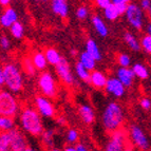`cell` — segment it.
I'll list each match as a JSON object with an SVG mask.
<instances>
[{"label": "cell", "mask_w": 151, "mask_h": 151, "mask_svg": "<svg viewBox=\"0 0 151 151\" xmlns=\"http://www.w3.org/2000/svg\"><path fill=\"white\" fill-rule=\"evenodd\" d=\"M20 123L23 130L32 135H41L43 132L42 122L40 119V113L36 109L27 107L21 111Z\"/></svg>", "instance_id": "obj_1"}, {"label": "cell", "mask_w": 151, "mask_h": 151, "mask_svg": "<svg viewBox=\"0 0 151 151\" xmlns=\"http://www.w3.org/2000/svg\"><path fill=\"white\" fill-rule=\"evenodd\" d=\"M124 122V111L117 103L107 105L103 114V124L107 131L113 132L121 128Z\"/></svg>", "instance_id": "obj_2"}, {"label": "cell", "mask_w": 151, "mask_h": 151, "mask_svg": "<svg viewBox=\"0 0 151 151\" xmlns=\"http://www.w3.org/2000/svg\"><path fill=\"white\" fill-rule=\"evenodd\" d=\"M4 85L12 92H19L23 87V78L20 70L14 63H6L3 67Z\"/></svg>", "instance_id": "obj_3"}, {"label": "cell", "mask_w": 151, "mask_h": 151, "mask_svg": "<svg viewBox=\"0 0 151 151\" xmlns=\"http://www.w3.org/2000/svg\"><path fill=\"white\" fill-rule=\"evenodd\" d=\"M18 112V101L8 91H0V115L14 117Z\"/></svg>", "instance_id": "obj_4"}, {"label": "cell", "mask_w": 151, "mask_h": 151, "mask_svg": "<svg viewBox=\"0 0 151 151\" xmlns=\"http://www.w3.org/2000/svg\"><path fill=\"white\" fill-rule=\"evenodd\" d=\"M38 87L45 97L53 98L57 94V85L50 72H42L38 78Z\"/></svg>", "instance_id": "obj_5"}, {"label": "cell", "mask_w": 151, "mask_h": 151, "mask_svg": "<svg viewBox=\"0 0 151 151\" xmlns=\"http://www.w3.org/2000/svg\"><path fill=\"white\" fill-rule=\"evenodd\" d=\"M126 18L128 22L130 23L136 30H142L144 25V13L143 9L135 3H129L128 8L126 10Z\"/></svg>", "instance_id": "obj_6"}, {"label": "cell", "mask_w": 151, "mask_h": 151, "mask_svg": "<svg viewBox=\"0 0 151 151\" xmlns=\"http://www.w3.org/2000/svg\"><path fill=\"white\" fill-rule=\"evenodd\" d=\"M126 148V133L121 128L113 131L106 146V151H124Z\"/></svg>", "instance_id": "obj_7"}, {"label": "cell", "mask_w": 151, "mask_h": 151, "mask_svg": "<svg viewBox=\"0 0 151 151\" xmlns=\"http://www.w3.org/2000/svg\"><path fill=\"white\" fill-rule=\"evenodd\" d=\"M130 139L133 144L141 150H147L149 148V141L146 133L137 125H132L130 127Z\"/></svg>", "instance_id": "obj_8"}, {"label": "cell", "mask_w": 151, "mask_h": 151, "mask_svg": "<svg viewBox=\"0 0 151 151\" xmlns=\"http://www.w3.org/2000/svg\"><path fill=\"white\" fill-rule=\"evenodd\" d=\"M55 67H56V73H57L59 79H60L65 85H68V86L73 85L74 77H73L72 72H71L70 65H69V63L67 61V59L61 58V60L59 61Z\"/></svg>", "instance_id": "obj_9"}, {"label": "cell", "mask_w": 151, "mask_h": 151, "mask_svg": "<svg viewBox=\"0 0 151 151\" xmlns=\"http://www.w3.org/2000/svg\"><path fill=\"white\" fill-rule=\"evenodd\" d=\"M11 134V151H25L28 148L27 139L20 130L12 129L10 130Z\"/></svg>", "instance_id": "obj_10"}, {"label": "cell", "mask_w": 151, "mask_h": 151, "mask_svg": "<svg viewBox=\"0 0 151 151\" xmlns=\"http://www.w3.org/2000/svg\"><path fill=\"white\" fill-rule=\"evenodd\" d=\"M36 109L42 116L45 117H52L55 113V109L53 105L45 96H37L35 98Z\"/></svg>", "instance_id": "obj_11"}, {"label": "cell", "mask_w": 151, "mask_h": 151, "mask_svg": "<svg viewBox=\"0 0 151 151\" xmlns=\"http://www.w3.org/2000/svg\"><path fill=\"white\" fill-rule=\"evenodd\" d=\"M105 90L109 94H112L115 97H122L125 94V86L119 81L117 77L109 78L107 81Z\"/></svg>", "instance_id": "obj_12"}, {"label": "cell", "mask_w": 151, "mask_h": 151, "mask_svg": "<svg viewBox=\"0 0 151 151\" xmlns=\"http://www.w3.org/2000/svg\"><path fill=\"white\" fill-rule=\"evenodd\" d=\"M16 21H18V14L16 10L10 6L5 8L3 13L0 15V25L3 28L10 29L12 24H14Z\"/></svg>", "instance_id": "obj_13"}, {"label": "cell", "mask_w": 151, "mask_h": 151, "mask_svg": "<svg viewBox=\"0 0 151 151\" xmlns=\"http://www.w3.org/2000/svg\"><path fill=\"white\" fill-rule=\"evenodd\" d=\"M116 77L119 78V81H121L125 87H131L132 83H133L135 74H134L132 69L121 67L119 70L116 71Z\"/></svg>", "instance_id": "obj_14"}, {"label": "cell", "mask_w": 151, "mask_h": 151, "mask_svg": "<svg viewBox=\"0 0 151 151\" xmlns=\"http://www.w3.org/2000/svg\"><path fill=\"white\" fill-rule=\"evenodd\" d=\"M51 8L54 14L61 18H65L69 14L68 0H51Z\"/></svg>", "instance_id": "obj_15"}, {"label": "cell", "mask_w": 151, "mask_h": 151, "mask_svg": "<svg viewBox=\"0 0 151 151\" xmlns=\"http://www.w3.org/2000/svg\"><path fill=\"white\" fill-rule=\"evenodd\" d=\"M107 81H108V78H107V76L103 72H101V71H92V73L90 75V83L93 85L95 88H105Z\"/></svg>", "instance_id": "obj_16"}, {"label": "cell", "mask_w": 151, "mask_h": 151, "mask_svg": "<svg viewBox=\"0 0 151 151\" xmlns=\"http://www.w3.org/2000/svg\"><path fill=\"white\" fill-rule=\"evenodd\" d=\"M78 113H79V116H81V119L83 121V123L92 124L94 122L95 115H94L93 109L91 108L90 106H87V105L81 106L79 109H78Z\"/></svg>", "instance_id": "obj_17"}, {"label": "cell", "mask_w": 151, "mask_h": 151, "mask_svg": "<svg viewBox=\"0 0 151 151\" xmlns=\"http://www.w3.org/2000/svg\"><path fill=\"white\" fill-rule=\"evenodd\" d=\"M92 24H93L95 31L98 33V35H101V37H106V36L108 35V33H109L108 28H107L105 21H104L99 16L94 15L93 17H92Z\"/></svg>", "instance_id": "obj_18"}, {"label": "cell", "mask_w": 151, "mask_h": 151, "mask_svg": "<svg viewBox=\"0 0 151 151\" xmlns=\"http://www.w3.org/2000/svg\"><path fill=\"white\" fill-rule=\"evenodd\" d=\"M86 52H88L96 61L101 59V50L98 48L97 43L95 42L94 39H88L86 42Z\"/></svg>", "instance_id": "obj_19"}, {"label": "cell", "mask_w": 151, "mask_h": 151, "mask_svg": "<svg viewBox=\"0 0 151 151\" xmlns=\"http://www.w3.org/2000/svg\"><path fill=\"white\" fill-rule=\"evenodd\" d=\"M31 58H32V61L34 63V65H35L36 70L45 69L48 61H47L45 53H42V52H34L32 54V56H31Z\"/></svg>", "instance_id": "obj_20"}, {"label": "cell", "mask_w": 151, "mask_h": 151, "mask_svg": "<svg viewBox=\"0 0 151 151\" xmlns=\"http://www.w3.org/2000/svg\"><path fill=\"white\" fill-rule=\"evenodd\" d=\"M124 40H125V42L128 45V47L132 51L137 52V51H139L142 49L141 42L136 39V37L132 34V33H130V32L125 33V34H124Z\"/></svg>", "instance_id": "obj_21"}, {"label": "cell", "mask_w": 151, "mask_h": 151, "mask_svg": "<svg viewBox=\"0 0 151 151\" xmlns=\"http://www.w3.org/2000/svg\"><path fill=\"white\" fill-rule=\"evenodd\" d=\"M79 63L86 69H88L89 71H93L96 65V60L88 52H83L81 54V56H79Z\"/></svg>", "instance_id": "obj_22"}, {"label": "cell", "mask_w": 151, "mask_h": 151, "mask_svg": "<svg viewBox=\"0 0 151 151\" xmlns=\"http://www.w3.org/2000/svg\"><path fill=\"white\" fill-rule=\"evenodd\" d=\"M45 58H47V61L51 65H56L59 61L61 60V56L60 54L58 53L57 50L53 48H48L45 50Z\"/></svg>", "instance_id": "obj_23"}, {"label": "cell", "mask_w": 151, "mask_h": 151, "mask_svg": "<svg viewBox=\"0 0 151 151\" xmlns=\"http://www.w3.org/2000/svg\"><path fill=\"white\" fill-rule=\"evenodd\" d=\"M0 151H11L10 131H0Z\"/></svg>", "instance_id": "obj_24"}, {"label": "cell", "mask_w": 151, "mask_h": 151, "mask_svg": "<svg viewBox=\"0 0 151 151\" xmlns=\"http://www.w3.org/2000/svg\"><path fill=\"white\" fill-rule=\"evenodd\" d=\"M104 16H105V18H107L108 20L114 21L121 16V14H119V10L116 8V5L113 4V3H111L109 6H107L106 9H104Z\"/></svg>", "instance_id": "obj_25"}, {"label": "cell", "mask_w": 151, "mask_h": 151, "mask_svg": "<svg viewBox=\"0 0 151 151\" xmlns=\"http://www.w3.org/2000/svg\"><path fill=\"white\" fill-rule=\"evenodd\" d=\"M131 69L133 70L134 74H135V77L139 78V79H147L148 78L149 76L148 69L144 65H142V63H135Z\"/></svg>", "instance_id": "obj_26"}, {"label": "cell", "mask_w": 151, "mask_h": 151, "mask_svg": "<svg viewBox=\"0 0 151 151\" xmlns=\"http://www.w3.org/2000/svg\"><path fill=\"white\" fill-rule=\"evenodd\" d=\"M21 65H22L23 71H24L28 75H34V74H35L36 68H35V65H34V63H33L32 58L31 57H29V56L23 57L22 60H21Z\"/></svg>", "instance_id": "obj_27"}, {"label": "cell", "mask_w": 151, "mask_h": 151, "mask_svg": "<svg viewBox=\"0 0 151 151\" xmlns=\"http://www.w3.org/2000/svg\"><path fill=\"white\" fill-rule=\"evenodd\" d=\"M75 71H76V74H77V76L81 78V81H88V83H90V75H91V73L89 72L88 69L85 68V67H83V65H81L79 61L76 63Z\"/></svg>", "instance_id": "obj_28"}, {"label": "cell", "mask_w": 151, "mask_h": 151, "mask_svg": "<svg viewBox=\"0 0 151 151\" xmlns=\"http://www.w3.org/2000/svg\"><path fill=\"white\" fill-rule=\"evenodd\" d=\"M11 34L14 38L16 39H20L23 37V33H24V28H23V24L19 21H16L14 24H12V27L10 28Z\"/></svg>", "instance_id": "obj_29"}, {"label": "cell", "mask_w": 151, "mask_h": 151, "mask_svg": "<svg viewBox=\"0 0 151 151\" xmlns=\"http://www.w3.org/2000/svg\"><path fill=\"white\" fill-rule=\"evenodd\" d=\"M14 127L13 117L0 115V131H10Z\"/></svg>", "instance_id": "obj_30"}, {"label": "cell", "mask_w": 151, "mask_h": 151, "mask_svg": "<svg viewBox=\"0 0 151 151\" xmlns=\"http://www.w3.org/2000/svg\"><path fill=\"white\" fill-rule=\"evenodd\" d=\"M41 136H42V142L45 146H48V147L53 146V144H54V132L52 130L45 131V132H42Z\"/></svg>", "instance_id": "obj_31"}, {"label": "cell", "mask_w": 151, "mask_h": 151, "mask_svg": "<svg viewBox=\"0 0 151 151\" xmlns=\"http://www.w3.org/2000/svg\"><path fill=\"white\" fill-rule=\"evenodd\" d=\"M139 42H141V48L143 49L146 53L151 55V36L147 34V35H145L142 38Z\"/></svg>", "instance_id": "obj_32"}, {"label": "cell", "mask_w": 151, "mask_h": 151, "mask_svg": "<svg viewBox=\"0 0 151 151\" xmlns=\"http://www.w3.org/2000/svg\"><path fill=\"white\" fill-rule=\"evenodd\" d=\"M117 61H119V65L124 68H129V65H131V58L127 54H119L117 57Z\"/></svg>", "instance_id": "obj_33"}, {"label": "cell", "mask_w": 151, "mask_h": 151, "mask_svg": "<svg viewBox=\"0 0 151 151\" xmlns=\"http://www.w3.org/2000/svg\"><path fill=\"white\" fill-rule=\"evenodd\" d=\"M88 14H89V11L86 5H81V6H79V8L77 9V11H76V16H77V18L81 19V20L86 19Z\"/></svg>", "instance_id": "obj_34"}, {"label": "cell", "mask_w": 151, "mask_h": 151, "mask_svg": "<svg viewBox=\"0 0 151 151\" xmlns=\"http://www.w3.org/2000/svg\"><path fill=\"white\" fill-rule=\"evenodd\" d=\"M67 139H68L69 143H75L78 139V132L74 129L69 130L68 133H67Z\"/></svg>", "instance_id": "obj_35"}, {"label": "cell", "mask_w": 151, "mask_h": 151, "mask_svg": "<svg viewBox=\"0 0 151 151\" xmlns=\"http://www.w3.org/2000/svg\"><path fill=\"white\" fill-rule=\"evenodd\" d=\"M139 105L144 110H150L151 109V99L148 97H143L139 101Z\"/></svg>", "instance_id": "obj_36"}, {"label": "cell", "mask_w": 151, "mask_h": 151, "mask_svg": "<svg viewBox=\"0 0 151 151\" xmlns=\"http://www.w3.org/2000/svg\"><path fill=\"white\" fill-rule=\"evenodd\" d=\"M10 45H11L10 39H9L6 36H1V37H0V47H1L3 50L10 49Z\"/></svg>", "instance_id": "obj_37"}, {"label": "cell", "mask_w": 151, "mask_h": 151, "mask_svg": "<svg viewBox=\"0 0 151 151\" xmlns=\"http://www.w3.org/2000/svg\"><path fill=\"white\" fill-rule=\"evenodd\" d=\"M112 3V0H95V4L97 5L98 8L101 9H106L107 6H109V5Z\"/></svg>", "instance_id": "obj_38"}, {"label": "cell", "mask_w": 151, "mask_h": 151, "mask_svg": "<svg viewBox=\"0 0 151 151\" xmlns=\"http://www.w3.org/2000/svg\"><path fill=\"white\" fill-rule=\"evenodd\" d=\"M115 5L121 15H124V14L126 13V10H127V8H128V4H127V3H119V4H115Z\"/></svg>", "instance_id": "obj_39"}, {"label": "cell", "mask_w": 151, "mask_h": 151, "mask_svg": "<svg viewBox=\"0 0 151 151\" xmlns=\"http://www.w3.org/2000/svg\"><path fill=\"white\" fill-rule=\"evenodd\" d=\"M151 6V0H141V8L143 10L148 11Z\"/></svg>", "instance_id": "obj_40"}, {"label": "cell", "mask_w": 151, "mask_h": 151, "mask_svg": "<svg viewBox=\"0 0 151 151\" xmlns=\"http://www.w3.org/2000/svg\"><path fill=\"white\" fill-rule=\"evenodd\" d=\"M4 85V73H3V68L0 65V87Z\"/></svg>", "instance_id": "obj_41"}, {"label": "cell", "mask_w": 151, "mask_h": 151, "mask_svg": "<svg viewBox=\"0 0 151 151\" xmlns=\"http://www.w3.org/2000/svg\"><path fill=\"white\" fill-rule=\"evenodd\" d=\"M131 0H112V3L113 4H119V3H127L129 4Z\"/></svg>", "instance_id": "obj_42"}, {"label": "cell", "mask_w": 151, "mask_h": 151, "mask_svg": "<svg viewBox=\"0 0 151 151\" xmlns=\"http://www.w3.org/2000/svg\"><path fill=\"white\" fill-rule=\"evenodd\" d=\"M11 3V0H0V5H2L4 8H8Z\"/></svg>", "instance_id": "obj_43"}, {"label": "cell", "mask_w": 151, "mask_h": 151, "mask_svg": "<svg viewBox=\"0 0 151 151\" xmlns=\"http://www.w3.org/2000/svg\"><path fill=\"white\" fill-rule=\"evenodd\" d=\"M77 150L78 151H88V149L83 146V145H78V146H77Z\"/></svg>", "instance_id": "obj_44"}, {"label": "cell", "mask_w": 151, "mask_h": 151, "mask_svg": "<svg viewBox=\"0 0 151 151\" xmlns=\"http://www.w3.org/2000/svg\"><path fill=\"white\" fill-rule=\"evenodd\" d=\"M63 151H78L77 150V147H67V148H65V150Z\"/></svg>", "instance_id": "obj_45"}, {"label": "cell", "mask_w": 151, "mask_h": 151, "mask_svg": "<svg viewBox=\"0 0 151 151\" xmlns=\"http://www.w3.org/2000/svg\"><path fill=\"white\" fill-rule=\"evenodd\" d=\"M147 34L151 36V23H149V24L147 25Z\"/></svg>", "instance_id": "obj_46"}, {"label": "cell", "mask_w": 151, "mask_h": 151, "mask_svg": "<svg viewBox=\"0 0 151 151\" xmlns=\"http://www.w3.org/2000/svg\"><path fill=\"white\" fill-rule=\"evenodd\" d=\"M71 54H72L73 56H75L77 53H76V51H75V50H72V51H71Z\"/></svg>", "instance_id": "obj_47"}, {"label": "cell", "mask_w": 151, "mask_h": 151, "mask_svg": "<svg viewBox=\"0 0 151 151\" xmlns=\"http://www.w3.org/2000/svg\"><path fill=\"white\" fill-rule=\"evenodd\" d=\"M25 151H35L34 149H32V148H30V147H28V148L25 149Z\"/></svg>", "instance_id": "obj_48"}, {"label": "cell", "mask_w": 151, "mask_h": 151, "mask_svg": "<svg viewBox=\"0 0 151 151\" xmlns=\"http://www.w3.org/2000/svg\"><path fill=\"white\" fill-rule=\"evenodd\" d=\"M124 151H133V150H132V149H131V148H129V147H128V148H127V147H126V148H125V150H124Z\"/></svg>", "instance_id": "obj_49"}, {"label": "cell", "mask_w": 151, "mask_h": 151, "mask_svg": "<svg viewBox=\"0 0 151 151\" xmlns=\"http://www.w3.org/2000/svg\"><path fill=\"white\" fill-rule=\"evenodd\" d=\"M148 13H149V16H150V19H151V6H150V8H149Z\"/></svg>", "instance_id": "obj_50"}, {"label": "cell", "mask_w": 151, "mask_h": 151, "mask_svg": "<svg viewBox=\"0 0 151 151\" xmlns=\"http://www.w3.org/2000/svg\"><path fill=\"white\" fill-rule=\"evenodd\" d=\"M48 151H60V150H58V149H50V150Z\"/></svg>", "instance_id": "obj_51"}, {"label": "cell", "mask_w": 151, "mask_h": 151, "mask_svg": "<svg viewBox=\"0 0 151 151\" xmlns=\"http://www.w3.org/2000/svg\"><path fill=\"white\" fill-rule=\"evenodd\" d=\"M35 1H40V0H35Z\"/></svg>", "instance_id": "obj_52"}, {"label": "cell", "mask_w": 151, "mask_h": 151, "mask_svg": "<svg viewBox=\"0 0 151 151\" xmlns=\"http://www.w3.org/2000/svg\"><path fill=\"white\" fill-rule=\"evenodd\" d=\"M42 1H48V0H42Z\"/></svg>", "instance_id": "obj_53"}]
</instances>
